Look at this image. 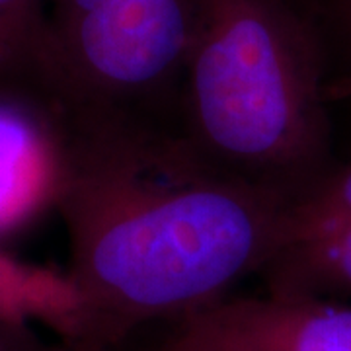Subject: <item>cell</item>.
Here are the masks:
<instances>
[{
  "label": "cell",
  "mask_w": 351,
  "mask_h": 351,
  "mask_svg": "<svg viewBox=\"0 0 351 351\" xmlns=\"http://www.w3.org/2000/svg\"><path fill=\"white\" fill-rule=\"evenodd\" d=\"M112 351H170L164 348L162 343L158 341V338L154 339H147L145 338V332L143 334H138L133 339H129L127 343L123 346H119V348H115Z\"/></svg>",
  "instance_id": "7c38bea8"
},
{
  "label": "cell",
  "mask_w": 351,
  "mask_h": 351,
  "mask_svg": "<svg viewBox=\"0 0 351 351\" xmlns=\"http://www.w3.org/2000/svg\"><path fill=\"white\" fill-rule=\"evenodd\" d=\"M351 225V154L338 160L334 170L313 193L287 215V244L318 239Z\"/></svg>",
  "instance_id": "9c48e42d"
},
{
  "label": "cell",
  "mask_w": 351,
  "mask_h": 351,
  "mask_svg": "<svg viewBox=\"0 0 351 351\" xmlns=\"http://www.w3.org/2000/svg\"><path fill=\"white\" fill-rule=\"evenodd\" d=\"M318 34L297 0H199L170 131L289 211L338 156Z\"/></svg>",
  "instance_id": "7a4b0ae2"
},
{
  "label": "cell",
  "mask_w": 351,
  "mask_h": 351,
  "mask_svg": "<svg viewBox=\"0 0 351 351\" xmlns=\"http://www.w3.org/2000/svg\"><path fill=\"white\" fill-rule=\"evenodd\" d=\"M0 92L24 94L61 113L45 0H0Z\"/></svg>",
  "instance_id": "ba28073f"
},
{
  "label": "cell",
  "mask_w": 351,
  "mask_h": 351,
  "mask_svg": "<svg viewBox=\"0 0 351 351\" xmlns=\"http://www.w3.org/2000/svg\"><path fill=\"white\" fill-rule=\"evenodd\" d=\"M258 277L277 299L351 302V225L283 246Z\"/></svg>",
  "instance_id": "52a82bcc"
},
{
  "label": "cell",
  "mask_w": 351,
  "mask_h": 351,
  "mask_svg": "<svg viewBox=\"0 0 351 351\" xmlns=\"http://www.w3.org/2000/svg\"><path fill=\"white\" fill-rule=\"evenodd\" d=\"M0 320L49 328L69 351L80 348L88 332L86 304L66 269L25 262L2 248Z\"/></svg>",
  "instance_id": "8992f818"
},
{
  "label": "cell",
  "mask_w": 351,
  "mask_h": 351,
  "mask_svg": "<svg viewBox=\"0 0 351 351\" xmlns=\"http://www.w3.org/2000/svg\"><path fill=\"white\" fill-rule=\"evenodd\" d=\"M63 115L172 127L199 0H45Z\"/></svg>",
  "instance_id": "3957f363"
},
{
  "label": "cell",
  "mask_w": 351,
  "mask_h": 351,
  "mask_svg": "<svg viewBox=\"0 0 351 351\" xmlns=\"http://www.w3.org/2000/svg\"><path fill=\"white\" fill-rule=\"evenodd\" d=\"M158 330L170 351H351V302L230 295Z\"/></svg>",
  "instance_id": "277c9868"
},
{
  "label": "cell",
  "mask_w": 351,
  "mask_h": 351,
  "mask_svg": "<svg viewBox=\"0 0 351 351\" xmlns=\"http://www.w3.org/2000/svg\"><path fill=\"white\" fill-rule=\"evenodd\" d=\"M318 34L326 66V100L351 101V0H297Z\"/></svg>",
  "instance_id": "30bf717a"
},
{
  "label": "cell",
  "mask_w": 351,
  "mask_h": 351,
  "mask_svg": "<svg viewBox=\"0 0 351 351\" xmlns=\"http://www.w3.org/2000/svg\"><path fill=\"white\" fill-rule=\"evenodd\" d=\"M63 121L69 172L57 213L88 311L75 351H112L225 301L285 246L287 207L213 172L170 129Z\"/></svg>",
  "instance_id": "6da1fadb"
},
{
  "label": "cell",
  "mask_w": 351,
  "mask_h": 351,
  "mask_svg": "<svg viewBox=\"0 0 351 351\" xmlns=\"http://www.w3.org/2000/svg\"><path fill=\"white\" fill-rule=\"evenodd\" d=\"M0 351H66L63 343H47L34 326L0 320Z\"/></svg>",
  "instance_id": "8fae6325"
},
{
  "label": "cell",
  "mask_w": 351,
  "mask_h": 351,
  "mask_svg": "<svg viewBox=\"0 0 351 351\" xmlns=\"http://www.w3.org/2000/svg\"><path fill=\"white\" fill-rule=\"evenodd\" d=\"M66 172L63 115L45 101L0 92V239L57 211Z\"/></svg>",
  "instance_id": "5b68a950"
}]
</instances>
